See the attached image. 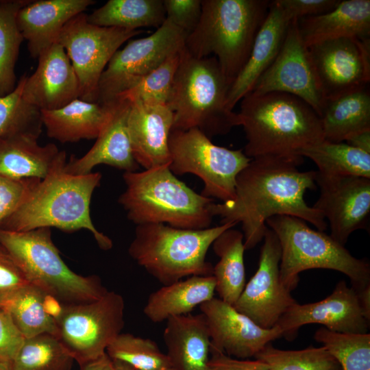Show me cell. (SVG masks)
Listing matches in <instances>:
<instances>
[{"mask_svg": "<svg viewBox=\"0 0 370 370\" xmlns=\"http://www.w3.org/2000/svg\"><path fill=\"white\" fill-rule=\"evenodd\" d=\"M254 358L267 363L269 370H342L336 358L323 346L283 350L274 347L271 343Z\"/></svg>", "mask_w": 370, "mask_h": 370, "instance_id": "40", "label": "cell"}, {"mask_svg": "<svg viewBox=\"0 0 370 370\" xmlns=\"http://www.w3.org/2000/svg\"><path fill=\"white\" fill-rule=\"evenodd\" d=\"M66 160L59 163L41 180L24 202L0 225V229L25 232L56 227L72 232L87 230L103 250L112 247V240L98 231L90 217L93 192L101 182L99 172L73 175L64 171Z\"/></svg>", "mask_w": 370, "mask_h": 370, "instance_id": "3", "label": "cell"}, {"mask_svg": "<svg viewBox=\"0 0 370 370\" xmlns=\"http://www.w3.org/2000/svg\"><path fill=\"white\" fill-rule=\"evenodd\" d=\"M307 49L325 100L369 85L370 39L340 38Z\"/></svg>", "mask_w": 370, "mask_h": 370, "instance_id": "14", "label": "cell"}, {"mask_svg": "<svg viewBox=\"0 0 370 370\" xmlns=\"http://www.w3.org/2000/svg\"><path fill=\"white\" fill-rule=\"evenodd\" d=\"M292 21L326 13L334 9L338 0H275Z\"/></svg>", "mask_w": 370, "mask_h": 370, "instance_id": "46", "label": "cell"}, {"mask_svg": "<svg viewBox=\"0 0 370 370\" xmlns=\"http://www.w3.org/2000/svg\"><path fill=\"white\" fill-rule=\"evenodd\" d=\"M40 180L0 175V225L24 202Z\"/></svg>", "mask_w": 370, "mask_h": 370, "instance_id": "42", "label": "cell"}, {"mask_svg": "<svg viewBox=\"0 0 370 370\" xmlns=\"http://www.w3.org/2000/svg\"><path fill=\"white\" fill-rule=\"evenodd\" d=\"M125 301L114 291L88 303L64 305L56 337L79 366L98 358L121 333Z\"/></svg>", "mask_w": 370, "mask_h": 370, "instance_id": "11", "label": "cell"}, {"mask_svg": "<svg viewBox=\"0 0 370 370\" xmlns=\"http://www.w3.org/2000/svg\"><path fill=\"white\" fill-rule=\"evenodd\" d=\"M199 309L208 327L211 347L235 358L255 357L267 344L283 336L279 326L263 328L220 298H212Z\"/></svg>", "mask_w": 370, "mask_h": 370, "instance_id": "18", "label": "cell"}, {"mask_svg": "<svg viewBox=\"0 0 370 370\" xmlns=\"http://www.w3.org/2000/svg\"><path fill=\"white\" fill-rule=\"evenodd\" d=\"M87 14L72 18L60 32L57 42L65 50L77 76L79 99L96 102L99 79L119 47L140 30L103 27L87 21Z\"/></svg>", "mask_w": 370, "mask_h": 370, "instance_id": "13", "label": "cell"}, {"mask_svg": "<svg viewBox=\"0 0 370 370\" xmlns=\"http://www.w3.org/2000/svg\"><path fill=\"white\" fill-rule=\"evenodd\" d=\"M23 75L14 90L0 96V138L18 134L40 135L42 123L40 110L25 101Z\"/></svg>", "mask_w": 370, "mask_h": 370, "instance_id": "37", "label": "cell"}, {"mask_svg": "<svg viewBox=\"0 0 370 370\" xmlns=\"http://www.w3.org/2000/svg\"><path fill=\"white\" fill-rule=\"evenodd\" d=\"M207 370H269V366L258 359L235 358L210 347Z\"/></svg>", "mask_w": 370, "mask_h": 370, "instance_id": "47", "label": "cell"}, {"mask_svg": "<svg viewBox=\"0 0 370 370\" xmlns=\"http://www.w3.org/2000/svg\"><path fill=\"white\" fill-rule=\"evenodd\" d=\"M268 0H201V14L184 47L193 56L213 55L230 86L243 69L269 11Z\"/></svg>", "mask_w": 370, "mask_h": 370, "instance_id": "5", "label": "cell"}, {"mask_svg": "<svg viewBox=\"0 0 370 370\" xmlns=\"http://www.w3.org/2000/svg\"><path fill=\"white\" fill-rule=\"evenodd\" d=\"M266 224L279 241L280 278L291 292L298 284L299 274L312 269H332L346 275L356 292L370 287L369 262L352 256L330 235L312 229L305 221L293 216L276 215Z\"/></svg>", "mask_w": 370, "mask_h": 370, "instance_id": "8", "label": "cell"}, {"mask_svg": "<svg viewBox=\"0 0 370 370\" xmlns=\"http://www.w3.org/2000/svg\"><path fill=\"white\" fill-rule=\"evenodd\" d=\"M130 102L127 127L135 160L145 169L169 166V137L173 125L172 110L166 104Z\"/></svg>", "mask_w": 370, "mask_h": 370, "instance_id": "22", "label": "cell"}, {"mask_svg": "<svg viewBox=\"0 0 370 370\" xmlns=\"http://www.w3.org/2000/svg\"><path fill=\"white\" fill-rule=\"evenodd\" d=\"M280 258L279 241L268 227L258 269L233 305L238 312L265 329L275 326L286 310L297 303L280 281Z\"/></svg>", "mask_w": 370, "mask_h": 370, "instance_id": "15", "label": "cell"}, {"mask_svg": "<svg viewBox=\"0 0 370 370\" xmlns=\"http://www.w3.org/2000/svg\"><path fill=\"white\" fill-rule=\"evenodd\" d=\"M38 136L18 134L0 138V175L43 180L61 162L64 151L53 143L40 145Z\"/></svg>", "mask_w": 370, "mask_h": 370, "instance_id": "27", "label": "cell"}, {"mask_svg": "<svg viewBox=\"0 0 370 370\" xmlns=\"http://www.w3.org/2000/svg\"><path fill=\"white\" fill-rule=\"evenodd\" d=\"M25 338L10 314L0 308V365L12 369Z\"/></svg>", "mask_w": 370, "mask_h": 370, "instance_id": "43", "label": "cell"}, {"mask_svg": "<svg viewBox=\"0 0 370 370\" xmlns=\"http://www.w3.org/2000/svg\"><path fill=\"white\" fill-rule=\"evenodd\" d=\"M356 293L364 314L370 321V287Z\"/></svg>", "mask_w": 370, "mask_h": 370, "instance_id": "51", "label": "cell"}, {"mask_svg": "<svg viewBox=\"0 0 370 370\" xmlns=\"http://www.w3.org/2000/svg\"><path fill=\"white\" fill-rule=\"evenodd\" d=\"M106 353L111 360L124 362L134 370H160L171 366L155 341L130 333L119 334Z\"/></svg>", "mask_w": 370, "mask_h": 370, "instance_id": "38", "label": "cell"}, {"mask_svg": "<svg viewBox=\"0 0 370 370\" xmlns=\"http://www.w3.org/2000/svg\"><path fill=\"white\" fill-rule=\"evenodd\" d=\"M236 224L203 230L173 227L162 223L136 225L129 247L130 257L163 285L193 275H211L206 255L214 241Z\"/></svg>", "mask_w": 370, "mask_h": 370, "instance_id": "7", "label": "cell"}, {"mask_svg": "<svg viewBox=\"0 0 370 370\" xmlns=\"http://www.w3.org/2000/svg\"><path fill=\"white\" fill-rule=\"evenodd\" d=\"M132 370H134V369L133 368H132ZM160 370H175V369L171 366V367H165V368L162 369Z\"/></svg>", "mask_w": 370, "mask_h": 370, "instance_id": "53", "label": "cell"}, {"mask_svg": "<svg viewBox=\"0 0 370 370\" xmlns=\"http://www.w3.org/2000/svg\"><path fill=\"white\" fill-rule=\"evenodd\" d=\"M300 36L306 47L340 38H370V1H340L332 10L297 20Z\"/></svg>", "mask_w": 370, "mask_h": 370, "instance_id": "25", "label": "cell"}, {"mask_svg": "<svg viewBox=\"0 0 370 370\" xmlns=\"http://www.w3.org/2000/svg\"><path fill=\"white\" fill-rule=\"evenodd\" d=\"M166 18L188 36L197 27L201 14V0H163Z\"/></svg>", "mask_w": 370, "mask_h": 370, "instance_id": "44", "label": "cell"}, {"mask_svg": "<svg viewBox=\"0 0 370 370\" xmlns=\"http://www.w3.org/2000/svg\"><path fill=\"white\" fill-rule=\"evenodd\" d=\"M219 260L213 267L215 291L220 299L234 305L245 286L244 238L243 232L229 228L212 244Z\"/></svg>", "mask_w": 370, "mask_h": 370, "instance_id": "31", "label": "cell"}, {"mask_svg": "<svg viewBox=\"0 0 370 370\" xmlns=\"http://www.w3.org/2000/svg\"><path fill=\"white\" fill-rule=\"evenodd\" d=\"M87 21L103 27L137 30L160 27L166 20L163 0H109L87 14Z\"/></svg>", "mask_w": 370, "mask_h": 370, "instance_id": "32", "label": "cell"}, {"mask_svg": "<svg viewBox=\"0 0 370 370\" xmlns=\"http://www.w3.org/2000/svg\"><path fill=\"white\" fill-rule=\"evenodd\" d=\"M324 140L341 143L358 133L370 131L369 85L325 99L319 114Z\"/></svg>", "mask_w": 370, "mask_h": 370, "instance_id": "30", "label": "cell"}, {"mask_svg": "<svg viewBox=\"0 0 370 370\" xmlns=\"http://www.w3.org/2000/svg\"><path fill=\"white\" fill-rule=\"evenodd\" d=\"M43 306L46 312L56 321L62 312L64 304L54 297L45 294L43 299Z\"/></svg>", "mask_w": 370, "mask_h": 370, "instance_id": "50", "label": "cell"}, {"mask_svg": "<svg viewBox=\"0 0 370 370\" xmlns=\"http://www.w3.org/2000/svg\"><path fill=\"white\" fill-rule=\"evenodd\" d=\"M186 36L166 18L150 36L130 40L115 52L102 73L96 102H112L136 86L169 56L182 50Z\"/></svg>", "mask_w": 370, "mask_h": 370, "instance_id": "12", "label": "cell"}, {"mask_svg": "<svg viewBox=\"0 0 370 370\" xmlns=\"http://www.w3.org/2000/svg\"><path fill=\"white\" fill-rule=\"evenodd\" d=\"M79 370H115L111 358L104 354L97 359L79 366Z\"/></svg>", "mask_w": 370, "mask_h": 370, "instance_id": "48", "label": "cell"}, {"mask_svg": "<svg viewBox=\"0 0 370 370\" xmlns=\"http://www.w3.org/2000/svg\"><path fill=\"white\" fill-rule=\"evenodd\" d=\"M298 155L312 160L321 174L370 179V153L345 143L323 140L300 150Z\"/></svg>", "mask_w": 370, "mask_h": 370, "instance_id": "33", "label": "cell"}, {"mask_svg": "<svg viewBox=\"0 0 370 370\" xmlns=\"http://www.w3.org/2000/svg\"><path fill=\"white\" fill-rule=\"evenodd\" d=\"M345 141L349 145L370 153V131L358 133Z\"/></svg>", "mask_w": 370, "mask_h": 370, "instance_id": "49", "label": "cell"}, {"mask_svg": "<svg viewBox=\"0 0 370 370\" xmlns=\"http://www.w3.org/2000/svg\"><path fill=\"white\" fill-rule=\"evenodd\" d=\"M169 149L174 175H197L204 182L201 195L222 202L234 197L236 177L251 160L241 149L214 145L196 128L171 130Z\"/></svg>", "mask_w": 370, "mask_h": 370, "instance_id": "10", "label": "cell"}, {"mask_svg": "<svg viewBox=\"0 0 370 370\" xmlns=\"http://www.w3.org/2000/svg\"><path fill=\"white\" fill-rule=\"evenodd\" d=\"M125 190L118 202L136 225L162 223L188 230L210 227L214 199L198 194L180 181L169 165L125 172Z\"/></svg>", "mask_w": 370, "mask_h": 370, "instance_id": "4", "label": "cell"}, {"mask_svg": "<svg viewBox=\"0 0 370 370\" xmlns=\"http://www.w3.org/2000/svg\"><path fill=\"white\" fill-rule=\"evenodd\" d=\"M215 287L212 275H193L163 285L150 294L143 312L153 323L188 314L197 306L213 298Z\"/></svg>", "mask_w": 370, "mask_h": 370, "instance_id": "29", "label": "cell"}, {"mask_svg": "<svg viewBox=\"0 0 370 370\" xmlns=\"http://www.w3.org/2000/svg\"><path fill=\"white\" fill-rule=\"evenodd\" d=\"M320 195L312 206L329 223L330 236L342 245L356 230L366 228L370 214V179L325 175L316 171Z\"/></svg>", "mask_w": 370, "mask_h": 370, "instance_id": "17", "label": "cell"}, {"mask_svg": "<svg viewBox=\"0 0 370 370\" xmlns=\"http://www.w3.org/2000/svg\"><path fill=\"white\" fill-rule=\"evenodd\" d=\"M92 0H30L17 13L16 21L33 58L57 42L64 25L84 12Z\"/></svg>", "mask_w": 370, "mask_h": 370, "instance_id": "23", "label": "cell"}, {"mask_svg": "<svg viewBox=\"0 0 370 370\" xmlns=\"http://www.w3.org/2000/svg\"><path fill=\"white\" fill-rule=\"evenodd\" d=\"M0 370H12L8 367L0 365Z\"/></svg>", "mask_w": 370, "mask_h": 370, "instance_id": "54", "label": "cell"}, {"mask_svg": "<svg viewBox=\"0 0 370 370\" xmlns=\"http://www.w3.org/2000/svg\"><path fill=\"white\" fill-rule=\"evenodd\" d=\"M241 101L238 126L243 127L244 153L251 159L300 156V150L324 140L319 114L296 96L249 92Z\"/></svg>", "mask_w": 370, "mask_h": 370, "instance_id": "2", "label": "cell"}, {"mask_svg": "<svg viewBox=\"0 0 370 370\" xmlns=\"http://www.w3.org/2000/svg\"><path fill=\"white\" fill-rule=\"evenodd\" d=\"M113 103L76 99L59 109L41 110L42 123L47 136L62 143L96 139L110 116Z\"/></svg>", "mask_w": 370, "mask_h": 370, "instance_id": "28", "label": "cell"}, {"mask_svg": "<svg viewBox=\"0 0 370 370\" xmlns=\"http://www.w3.org/2000/svg\"><path fill=\"white\" fill-rule=\"evenodd\" d=\"M271 92L296 96L308 103L319 116L324 104L308 49L299 32L297 19L291 21L278 56L250 92Z\"/></svg>", "mask_w": 370, "mask_h": 370, "instance_id": "16", "label": "cell"}, {"mask_svg": "<svg viewBox=\"0 0 370 370\" xmlns=\"http://www.w3.org/2000/svg\"><path fill=\"white\" fill-rule=\"evenodd\" d=\"M45 293L31 284L5 300L1 308L8 312L26 338L42 334L56 336L57 325L43 306Z\"/></svg>", "mask_w": 370, "mask_h": 370, "instance_id": "34", "label": "cell"}, {"mask_svg": "<svg viewBox=\"0 0 370 370\" xmlns=\"http://www.w3.org/2000/svg\"><path fill=\"white\" fill-rule=\"evenodd\" d=\"M75 360L54 335L25 338L12 370H71Z\"/></svg>", "mask_w": 370, "mask_h": 370, "instance_id": "36", "label": "cell"}, {"mask_svg": "<svg viewBox=\"0 0 370 370\" xmlns=\"http://www.w3.org/2000/svg\"><path fill=\"white\" fill-rule=\"evenodd\" d=\"M304 158L261 156L251 159L237 175L234 197L210 206L221 223L241 224L245 249L264 238L267 221L276 215L299 218L323 232L328 223L321 214L309 206L304 195L317 187L315 171H301Z\"/></svg>", "mask_w": 370, "mask_h": 370, "instance_id": "1", "label": "cell"}, {"mask_svg": "<svg viewBox=\"0 0 370 370\" xmlns=\"http://www.w3.org/2000/svg\"><path fill=\"white\" fill-rule=\"evenodd\" d=\"M0 245L29 284L64 305L94 301L108 291L98 276H83L70 269L54 245L49 227L25 232L0 229Z\"/></svg>", "mask_w": 370, "mask_h": 370, "instance_id": "9", "label": "cell"}, {"mask_svg": "<svg viewBox=\"0 0 370 370\" xmlns=\"http://www.w3.org/2000/svg\"><path fill=\"white\" fill-rule=\"evenodd\" d=\"M130 102L119 98L114 101L110 116L90 149L82 157L71 156L64 171L73 175L92 172L99 164H106L123 170L136 171L139 165L134 159L127 127Z\"/></svg>", "mask_w": 370, "mask_h": 370, "instance_id": "21", "label": "cell"}, {"mask_svg": "<svg viewBox=\"0 0 370 370\" xmlns=\"http://www.w3.org/2000/svg\"><path fill=\"white\" fill-rule=\"evenodd\" d=\"M38 60L36 70L24 82L23 97L26 102L40 111L53 110L79 99L77 76L60 44L52 45Z\"/></svg>", "mask_w": 370, "mask_h": 370, "instance_id": "20", "label": "cell"}, {"mask_svg": "<svg viewBox=\"0 0 370 370\" xmlns=\"http://www.w3.org/2000/svg\"><path fill=\"white\" fill-rule=\"evenodd\" d=\"M230 87L214 56L196 58L184 47L167 103L172 130L196 128L211 138L238 126L237 113L227 106Z\"/></svg>", "mask_w": 370, "mask_h": 370, "instance_id": "6", "label": "cell"}, {"mask_svg": "<svg viewBox=\"0 0 370 370\" xmlns=\"http://www.w3.org/2000/svg\"><path fill=\"white\" fill-rule=\"evenodd\" d=\"M321 324L329 330L342 333H367L369 321L361 308L357 293L343 280L325 299L314 303L291 306L276 325L283 336L291 340L301 326Z\"/></svg>", "mask_w": 370, "mask_h": 370, "instance_id": "19", "label": "cell"}, {"mask_svg": "<svg viewBox=\"0 0 370 370\" xmlns=\"http://www.w3.org/2000/svg\"><path fill=\"white\" fill-rule=\"evenodd\" d=\"M163 338L166 354L175 370H207L211 340L202 313L169 318Z\"/></svg>", "mask_w": 370, "mask_h": 370, "instance_id": "26", "label": "cell"}, {"mask_svg": "<svg viewBox=\"0 0 370 370\" xmlns=\"http://www.w3.org/2000/svg\"><path fill=\"white\" fill-rule=\"evenodd\" d=\"M29 284L23 272L0 245V307L10 297Z\"/></svg>", "mask_w": 370, "mask_h": 370, "instance_id": "45", "label": "cell"}, {"mask_svg": "<svg viewBox=\"0 0 370 370\" xmlns=\"http://www.w3.org/2000/svg\"><path fill=\"white\" fill-rule=\"evenodd\" d=\"M29 1H0V96L8 95L16 86L15 65L24 39L16 16Z\"/></svg>", "mask_w": 370, "mask_h": 370, "instance_id": "35", "label": "cell"}, {"mask_svg": "<svg viewBox=\"0 0 370 370\" xmlns=\"http://www.w3.org/2000/svg\"><path fill=\"white\" fill-rule=\"evenodd\" d=\"M183 49L169 56L136 86L122 94L118 99L138 101L147 104L167 105Z\"/></svg>", "mask_w": 370, "mask_h": 370, "instance_id": "41", "label": "cell"}, {"mask_svg": "<svg viewBox=\"0 0 370 370\" xmlns=\"http://www.w3.org/2000/svg\"><path fill=\"white\" fill-rule=\"evenodd\" d=\"M342 370H370V334L334 332L321 328L314 335Z\"/></svg>", "mask_w": 370, "mask_h": 370, "instance_id": "39", "label": "cell"}, {"mask_svg": "<svg viewBox=\"0 0 370 370\" xmlns=\"http://www.w3.org/2000/svg\"><path fill=\"white\" fill-rule=\"evenodd\" d=\"M115 370H132V368L130 366L127 365V364L116 361V360H112Z\"/></svg>", "mask_w": 370, "mask_h": 370, "instance_id": "52", "label": "cell"}, {"mask_svg": "<svg viewBox=\"0 0 370 370\" xmlns=\"http://www.w3.org/2000/svg\"><path fill=\"white\" fill-rule=\"evenodd\" d=\"M291 20L282 8L271 1L267 16L254 42L249 56L243 69L231 84L227 106L233 110L235 106L254 88L261 75L278 56Z\"/></svg>", "mask_w": 370, "mask_h": 370, "instance_id": "24", "label": "cell"}]
</instances>
